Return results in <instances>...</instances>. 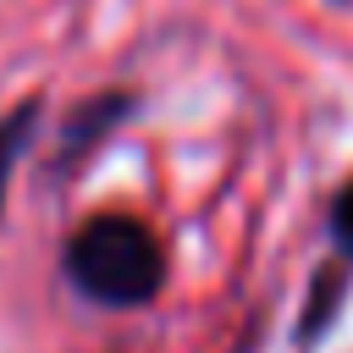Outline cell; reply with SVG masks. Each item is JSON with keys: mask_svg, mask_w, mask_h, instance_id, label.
Wrapping results in <instances>:
<instances>
[{"mask_svg": "<svg viewBox=\"0 0 353 353\" xmlns=\"http://www.w3.org/2000/svg\"><path fill=\"white\" fill-rule=\"evenodd\" d=\"M132 110V94H94L83 105H72V116L61 121V138H55V176H66L83 154H94L110 132V121H121Z\"/></svg>", "mask_w": 353, "mask_h": 353, "instance_id": "2", "label": "cell"}, {"mask_svg": "<svg viewBox=\"0 0 353 353\" xmlns=\"http://www.w3.org/2000/svg\"><path fill=\"white\" fill-rule=\"evenodd\" d=\"M331 237H336V248L353 259V182H342V193L331 199Z\"/></svg>", "mask_w": 353, "mask_h": 353, "instance_id": "5", "label": "cell"}, {"mask_svg": "<svg viewBox=\"0 0 353 353\" xmlns=\"http://www.w3.org/2000/svg\"><path fill=\"white\" fill-rule=\"evenodd\" d=\"M342 292H347V270H342V265H325V270L309 281L303 320H298V342H320V336H325V325H331L336 309H342Z\"/></svg>", "mask_w": 353, "mask_h": 353, "instance_id": "3", "label": "cell"}, {"mask_svg": "<svg viewBox=\"0 0 353 353\" xmlns=\"http://www.w3.org/2000/svg\"><path fill=\"white\" fill-rule=\"evenodd\" d=\"M39 121H44V105H39V99H22L17 110L0 116V210H6V193H11V171H17V160L28 154Z\"/></svg>", "mask_w": 353, "mask_h": 353, "instance_id": "4", "label": "cell"}, {"mask_svg": "<svg viewBox=\"0 0 353 353\" xmlns=\"http://www.w3.org/2000/svg\"><path fill=\"white\" fill-rule=\"evenodd\" d=\"M66 276L105 309H138L165 287L160 237L132 215H99L66 243Z\"/></svg>", "mask_w": 353, "mask_h": 353, "instance_id": "1", "label": "cell"}]
</instances>
